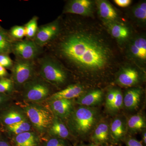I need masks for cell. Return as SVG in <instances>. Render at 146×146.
Instances as JSON below:
<instances>
[{"mask_svg": "<svg viewBox=\"0 0 146 146\" xmlns=\"http://www.w3.org/2000/svg\"><path fill=\"white\" fill-rule=\"evenodd\" d=\"M60 51L77 66L92 70L103 69L110 57L109 50L104 45L92 35L84 33L69 35L61 43Z\"/></svg>", "mask_w": 146, "mask_h": 146, "instance_id": "obj_1", "label": "cell"}, {"mask_svg": "<svg viewBox=\"0 0 146 146\" xmlns=\"http://www.w3.org/2000/svg\"><path fill=\"white\" fill-rule=\"evenodd\" d=\"M26 103L22 105L31 125L40 133L48 129L55 116L50 108L36 102Z\"/></svg>", "mask_w": 146, "mask_h": 146, "instance_id": "obj_2", "label": "cell"}, {"mask_svg": "<svg viewBox=\"0 0 146 146\" xmlns=\"http://www.w3.org/2000/svg\"><path fill=\"white\" fill-rule=\"evenodd\" d=\"M95 112L85 107H79L71 115L70 126L76 134H86L94 126L96 119Z\"/></svg>", "mask_w": 146, "mask_h": 146, "instance_id": "obj_3", "label": "cell"}, {"mask_svg": "<svg viewBox=\"0 0 146 146\" xmlns=\"http://www.w3.org/2000/svg\"><path fill=\"white\" fill-rule=\"evenodd\" d=\"M50 92L47 83L43 80L35 79L25 84L23 96L27 102H37L46 99Z\"/></svg>", "mask_w": 146, "mask_h": 146, "instance_id": "obj_4", "label": "cell"}, {"mask_svg": "<svg viewBox=\"0 0 146 146\" xmlns=\"http://www.w3.org/2000/svg\"><path fill=\"white\" fill-rule=\"evenodd\" d=\"M40 74L46 81L52 84H62L65 82L67 78L65 71L50 59H45L42 61Z\"/></svg>", "mask_w": 146, "mask_h": 146, "instance_id": "obj_5", "label": "cell"}, {"mask_svg": "<svg viewBox=\"0 0 146 146\" xmlns=\"http://www.w3.org/2000/svg\"><path fill=\"white\" fill-rule=\"evenodd\" d=\"M33 72L34 66L30 60H19L13 67V81L17 85L25 84L31 78Z\"/></svg>", "mask_w": 146, "mask_h": 146, "instance_id": "obj_6", "label": "cell"}, {"mask_svg": "<svg viewBox=\"0 0 146 146\" xmlns=\"http://www.w3.org/2000/svg\"><path fill=\"white\" fill-rule=\"evenodd\" d=\"M13 49L17 55L27 60L34 58L38 52L36 43L27 40L17 42L14 45Z\"/></svg>", "mask_w": 146, "mask_h": 146, "instance_id": "obj_7", "label": "cell"}, {"mask_svg": "<svg viewBox=\"0 0 146 146\" xmlns=\"http://www.w3.org/2000/svg\"><path fill=\"white\" fill-rule=\"evenodd\" d=\"M27 119V118L23 110L16 107H11L0 114V123L5 127Z\"/></svg>", "mask_w": 146, "mask_h": 146, "instance_id": "obj_8", "label": "cell"}, {"mask_svg": "<svg viewBox=\"0 0 146 146\" xmlns=\"http://www.w3.org/2000/svg\"><path fill=\"white\" fill-rule=\"evenodd\" d=\"M59 27L56 22L50 23L40 27L35 35L36 44L43 45L52 40L57 35Z\"/></svg>", "mask_w": 146, "mask_h": 146, "instance_id": "obj_9", "label": "cell"}, {"mask_svg": "<svg viewBox=\"0 0 146 146\" xmlns=\"http://www.w3.org/2000/svg\"><path fill=\"white\" fill-rule=\"evenodd\" d=\"M93 4L89 0H74L66 6L64 12L82 16H89L92 13Z\"/></svg>", "mask_w": 146, "mask_h": 146, "instance_id": "obj_10", "label": "cell"}, {"mask_svg": "<svg viewBox=\"0 0 146 146\" xmlns=\"http://www.w3.org/2000/svg\"><path fill=\"white\" fill-rule=\"evenodd\" d=\"M10 143L13 146H40L42 141L36 133L29 131L12 136Z\"/></svg>", "mask_w": 146, "mask_h": 146, "instance_id": "obj_11", "label": "cell"}, {"mask_svg": "<svg viewBox=\"0 0 146 146\" xmlns=\"http://www.w3.org/2000/svg\"><path fill=\"white\" fill-rule=\"evenodd\" d=\"M50 108L57 117L66 118L72 113V103L71 100H53L51 102Z\"/></svg>", "mask_w": 146, "mask_h": 146, "instance_id": "obj_12", "label": "cell"}, {"mask_svg": "<svg viewBox=\"0 0 146 146\" xmlns=\"http://www.w3.org/2000/svg\"><path fill=\"white\" fill-rule=\"evenodd\" d=\"M84 91L83 87L78 84H72L65 89L56 92L51 96L50 99H65L71 100L78 98L83 94Z\"/></svg>", "mask_w": 146, "mask_h": 146, "instance_id": "obj_13", "label": "cell"}, {"mask_svg": "<svg viewBox=\"0 0 146 146\" xmlns=\"http://www.w3.org/2000/svg\"><path fill=\"white\" fill-rule=\"evenodd\" d=\"M102 91L100 90H95L85 94H82L78 97L76 103L84 106H93L99 104L102 100Z\"/></svg>", "mask_w": 146, "mask_h": 146, "instance_id": "obj_14", "label": "cell"}, {"mask_svg": "<svg viewBox=\"0 0 146 146\" xmlns=\"http://www.w3.org/2000/svg\"><path fill=\"white\" fill-rule=\"evenodd\" d=\"M48 131L51 137L63 139L68 138L70 135L68 129L57 117H54Z\"/></svg>", "mask_w": 146, "mask_h": 146, "instance_id": "obj_15", "label": "cell"}, {"mask_svg": "<svg viewBox=\"0 0 146 146\" xmlns=\"http://www.w3.org/2000/svg\"><path fill=\"white\" fill-rule=\"evenodd\" d=\"M139 75L138 72L132 68L124 69L120 74L117 81L121 85L125 86L134 85L138 82Z\"/></svg>", "mask_w": 146, "mask_h": 146, "instance_id": "obj_16", "label": "cell"}, {"mask_svg": "<svg viewBox=\"0 0 146 146\" xmlns=\"http://www.w3.org/2000/svg\"><path fill=\"white\" fill-rule=\"evenodd\" d=\"M141 91L138 89H133L128 90L123 98V104L128 109L136 108L141 100Z\"/></svg>", "mask_w": 146, "mask_h": 146, "instance_id": "obj_17", "label": "cell"}, {"mask_svg": "<svg viewBox=\"0 0 146 146\" xmlns=\"http://www.w3.org/2000/svg\"><path fill=\"white\" fill-rule=\"evenodd\" d=\"M97 5L100 16L104 20L111 21L117 18V12L109 3L104 1H98Z\"/></svg>", "mask_w": 146, "mask_h": 146, "instance_id": "obj_18", "label": "cell"}, {"mask_svg": "<svg viewBox=\"0 0 146 146\" xmlns=\"http://www.w3.org/2000/svg\"><path fill=\"white\" fill-rule=\"evenodd\" d=\"M130 50L133 56L141 60L146 59V40L143 37L135 39L131 44Z\"/></svg>", "mask_w": 146, "mask_h": 146, "instance_id": "obj_19", "label": "cell"}, {"mask_svg": "<svg viewBox=\"0 0 146 146\" xmlns=\"http://www.w3.org/2000/svg\"><path fill=\"white\" fill-rule=\"evenodd\" d=\"M32 125L28 119L5 127V129L12 136H16L24 132L31 131Z\"/></svg>", "mask_w": 146, "mask_h": 146, "instance_id": "obj_20", "label": "cell"}, {"mask_svg": "<svg viewBox=\"0 0 146 146\" xmlns=\"http://www.w3.org/2000/svg\"><path fill=\"white\" fill-rule=\"evenodd\" d=\"M109 136V128L106 124L102 123L98 126L94 131L92 139L97 143L107 141Z\"/></svg>", "mask_w": 146, "mask_h": 146, "instance_id": "obj_21", "label": "cell"}, {"mask_svg": "<svg viewBox=\"0 0 146 146\" xmlns=\"http://www.w3.org/2000/svg\"><path fill=\"white\" fill-rule=\"evenodd\" d=\"M110 132L115 140H119L124 135L125 129L122 121L119 119L114 120L110 125Z\"/></svg>", "mask_w": 146, "mask_h": 146, "instance_id": "obj_22", "label": "cell"}, {"mask_svg": "<svg viewBox=\"0 0 146 146\" xmlns=\"http://www.w3.org/2000/svg\"><path fill=\"white\" fill-rule=\"evenodd\" d=\"M110 32L113 37L119 39H124L129 35L127 28L118 24H114L110 28Z\"/></svg>", "mask_w": 146, "mask_h": 146, "instance_id": "obj_23", "label": "cell"}, {"mask_svg": "<svg viewBox=\"0 0 146 146\" xmlns=\"http://www.w3.org/2000/svg\"><path fill=\"white\" fill-rule=\"evenodd\" d=\"M127 125L129 129L133 131L141 130L146 127L143 118L138 115L131 117L128 121Z\"/></svg>", "mask_w": 146, "mask_h": 146, "instance_id": "obj_24", "label": "cell"}, {"mask_svg": "<svg viewBox=\"0 0 146 146\" xmlns=\"http://www.w3.org/2000/svg\"><path fill=\"white\" fill-rule=\"evenodd\" d=\"M25 35L29 38L35 36L37 31V18L34 17L32 18L25 27Z\"/></svg>", "mask_w": 146, "mask_h": 146, "instance_id": "obj_25", "label": "cell"}, {"mask_svg": "<svg viewBox=\"0 0 146 146\" xmlns=\"http://www.w3.org/2000/svg\"><path fill=\"white\" fill-rule=\"evenodd\" d=\"M135 18L141 21L145 22L146 20V3L143 2L136 6L133 10Z\"/></svg>", "mask_w": 146, "mask_h": 146, "instance_id": "obj_26", "label": "cell"}, {"mask_svg": "<svg viewBox=\"0 0 146 146\" xmlns=\"http://www.w3.org/2000/svg\"><path fill=\"white\" fill-rule=\"evenodd\" d=\"M123 104V98L121 92L119 90H115V98L110 109L113 111L119 110Z\"/></svg>", "mask_w": 146, "mask_h": 146, "instance_id": "obj_27", "label": "cell"}, {"mask_svg": "<svg viewBox=\"0 0 146 146\" xmlns=\"http://www.w3.org/2000/svg\"><path fill=\"white\" fill-rule=\"evenodd\" d=\"M42 146H68L63 139L50 137L42 143Z\"/></svg>", "mask_w": 146, "mask_h": 146, "instance_id": "obj_28", "label": "cell"}, {"mask_svg": "<svg viewBox=\"0 0 146 146\" xmlns=\"http://www.w3.org/2000/svg\"><path fill=\"white\" fill-rule=\"evenodd\" d=\"M10 43L4 33L0 32V52H7L10 50Z\"/></svg>", "mask_w": 146, "mask_h": 146, "instance_id": "obj_29", "label": "cell"}, {"mask_svg": "<svg viewBox=\"0 0 146 146\" xmlns=\"http://www.w3.org/2000/svg\"><path fill=\"white\" fill-rule=\"evenodd\" d=\"M13 83L12 80L7 78L0 79V93L5 94L10 92L13 89Z\"/></svg>", "mask_w": 146, "mask_h": 146, "instance_id": "obj_30", "label": "cell"}, {"mask_svg": "<svg viewBox=\"0 0 146 146\" xmlns=\"http://www.w3.org/2000/svg\"><path fill=\"white\" fill-rule=\"evenodd\" d=\"M11 34L14 38L21 39L25 35V27L19 26L13 27L11 30Z\"/></svg>", "mask_w": 146, "mask_h": 146, "instance_id": "obj_31", "label": "cell"}, {"mask_svg": "<svg viewBox=\"0 0 146 146\" xmlns=\"http://www.w3.org/2000/svg\"><path fill=\"white\" fill-rule=\"evenodd\" d=\"M0 65L5 68L10 67L12 65V60L7 56L0 54Z\"/></svg>", "mask_w": 146, "mask_h": 146, "instance_id": "obj_32", "label": "cell"}, {"mask_svg": "<svg viewBox=\"0 0 146 146\" xmlns=\"http://www.w3.org/2000/svg\"><path fill=\"white\" fill-rule=\"evenodd\" d=\"M115 90H111L108 92L106 100V106L110 109L115 98Z\"/></svg>", "mask_w": 146, "mask_h": 146, "instance_id": "obj_33", "label": "cell"}, {"mask_svg": "<svg viewBox=\"0 0 146 146\" xmlns=\"http://www.w3.org/2000/svg\"><path fill=\"white\" fill-rule=\"evenodd\" d=\"M114 1L117 5L122 7L128 6L131 3V0H115Z\"/></svg>", "mask_w": 146, "mask_h": 146, "instance_id": "obj_34", "label": "cell"}, {"mask_svg": "<svg viewBox=\"0 0 146 146\" xmlns=\"http://www.w3.org/2000/svg\"><path fill=\"white\" fill-rule=\"evenodd\" d=\"M9 100V98L5 94L0 93V108L3 106Z\"/></svg>", "mask_w": 146, "mask_h": 146, "instance_id": "obj_35", "label": "cell"}, {"mask_svg": "<svg viewBox=\"0 0 146 146\" xmlns=\"http://www.w3.org/2000/svg\"><path fill=\"white\" fill-rule=\"evenodd\" d=\"M127 146H143L141 143L136 139H130L127 141Z\"/></svg>", "mask_w": 146, "mask_h": 146, "instance_id": "obj_36", "label": "cell"}, {"mask_svg": "<svg viewBox=\"0 0 146 146\" xmlns=\"http://www.w3.org/2000/svg\"><path fill=\"white\" fill-rule=\"evenodd\" d=\"M0 146H13L11 145L10 141H9L6 138L0 136Z\"/></svg>", "mask_w": 146, "mask_h": 146, "instance_id": "obj_37", "label": "cell"}, {"mask_svg": "<svg viewBox=\"0 0 146 146\" xmlns=\"http://www.w3.org/2000/svg\"><path fill=\"white\" fill-rule=\"evenodd\" d=\"M7 74V72L5 68L0 65V77H4Z\"/></svg>", "mask_w": 146, "mask_h": 146, "instance_id": "obj_38", "label": "cell"}, {"mask_svg": "<svg viewBox=\"0 0 146 146\" xmlns=\"http://www.w3.org/2000/svg\"><path fill=\"white\" fill-rule=\"evenodd\" d=\"M146 132L144 133L143 136V142L145 144L146 143Z\"/></svg>", "mask_w": 146, "mask_h": 146, "instance_id": "obj_39", "label": "cell"}, {"mask_svg": "<svg viewBox=\"0 0 146 146\" xmlns=\"http://www.w3.org/2000/svg\"><path fill=\"white\" fill-rule=\"evenodd\" d=\"M89 146H98V145H94V144H92V145H90Z\"/></svg>", "mask_w": 146, "mask_h": 146, "instance_id": "obj_40", "label": "cell"}, {"mask_svg": "<svg viewBox=\"0 0 146 146\" xmlns=\"http://www.w3.org/2000/svg\"><path fill=\"white\" fill-rule=\"evenodd\" d=\"M82 146V145H81V146Z\"/></svg>", "mask_w": 146, "mask_h": 146, "instance_id": "obj_41", "label": "cell"}]
</instances>
